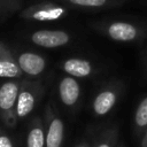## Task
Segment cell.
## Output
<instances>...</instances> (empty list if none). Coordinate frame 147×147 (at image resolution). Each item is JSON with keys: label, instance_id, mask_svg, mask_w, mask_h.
<instances>
[{"label": "cell", "instance_id": "6da1fadb", "mask_svg": "<svg viewBox=\"0 0 147 147\" xmlns=\"http://www.w3.org/2000/svg\"><path fill=\"white\" fill-rule=\"evenodd\" d=\"M92 28L110 40L118 42H133L146 36L147 28L124 20H105L93 22Z\"/></svg>", "mask_w": 147, "mask_h": 147}, {"label": "cell", "instance_id": "7a4b0ae2", "mask_svg": "<svg viewBox=\"0 0 147 147\" xmlns=\"http://www.w3.org/2000/svg\"><path fill=\"white\" fill-rule=\"evenodd\" d=\"M70 8L57 0H44L24 7L20 13V17L28 22L34 23H53L69 16Z\"/></svg>", "mask_w": 147, "mask_h": 147}, {"label": "cell", "instance_id": "3957f363", "mask_svg": "<svg viewBox=\"0 0 147 147\" xmlns=\"http://www.w3.org/2000/svg\"><path fill=\"white\" fill-rule=\"evenodd\" d=\"M22 83L23 78L6 79L0 84V121L9 129L15 127L18 121L16 103Z\"/></svg>", "mask_w": 147, "mask_h": 147}, {"label": "cell", "instance_id": "277c9868", "mask_svg": "<svg viewBox=\"0 0 147 147\" xmlns=\"http://www.w3.org/2000/svg\"><path fill=\"white\" fill-rule=\"evenodd\" d=\"M45 92L46 87L40 79H31L24 77L16 103L17 119L28 117L40 102Z\"/></svg>", "mask_w": 147, "mask_h": 147}, {"label": "cell", "instance_id": "5b68a950", "mask_svg": "<svg viewBox=\"0 0 147 147\" xmlns=\"http://www.w3.org/2000/svg\"><path fill=\"white\" fill-rule=\"evenodd\" d=\"M32 45L42 48H61L74 42L72 33L64 29H38L33 30L25 37Z\"/></svg>", "mask_w": 147, "mask_h": 147}, {"label": "cell", "instance_id": "8992f818", "mask_svg": "<svg viewBox=\"0 0 147 147\" xmlns=\"http://www.w3.org/2000/svg\"><path fill=\"white\" fill-rule=\"evenodd\" d=\"M123 92V84L121 82H109L103 85L94 95L91 109L94 116L102 117L109 114L119 100Z\"/></svg>", "mask_w": 147, "mask_h": 147}, {"label": "cell", "instance_id": "52a82bcc", "mask_svg": "<svg viewBox=\"0 0 147 147\" xmlns=\"http://www.w3.org/2000/svg\"><path fill=\"white\" fill-rule=\"evenodd\" d=\"M15 59L24 74V77L31 79H40L48 67V60L39 52L31 49H13Z\"/></svg>", "mask_w": 147, "mask_h": 147}, {"label": "cell", "instance_id": "ba28073f", "mask_svg": "<svg viewBox=\"0 0 147 147\" xmlns=\"http://www.w3.org/2000/svg\"><path fill=\"white\" fill-rule=\"evenodd\" d=\"M59 68L65 75L75 77L77 79L91 78L96 75V65L88 59L80 56H70L60 61Z\"/></svg>", "mask_w": 147, "mask_h": 147}, {"label": "cell", "instance_id": "9c48e42d", "mask_svg": "<svg viewBox=\"0 0 147 147\" xmlns=\"http://www.w3.org/2000/svg\"><path fill=\"white\" fill-rule=\"evenodd\" d=\"M46 147H62L64 139V123L49 102L45 108Z\"/></svg>", "mask_w": 147, "mask_h": 147}, {"label": "cell", "instance_id": "30bf717a", "mask_svg": "<svg viewBox=\"0 0 147 147\" xmlns=\"http://www.w3.org/2000/svg\"><path fill=\"white\" fill-rule=\"evenodd\" d=\"M57 94L61 103L64 107L75 109L82 99V86L79 80L64 74L59 80Z\"/></svg>", "mask_w": 147, "mask_h": 147}, {"label": "cell", "instance_id": "8fae6325", "mask_svg": "<svg viewBox=\"0 0 147 147\" xmlns=\"http://www.w3.org/2000/svg\"><path fill=\"white\" fill-rule=\"evenodd\" d=\"M0 78L5 79H20L24 78L13 49L9 48L3 41L0 40Z\"/></svg>", "mask_w": 147, "mask_h": 147}, {"label": "cell", "instance_id": "7c38bea8", "mask_svg": "<svg viewBox=\"0 0 147 147\" xmlns=\"http://www.w3.org/2000/svg\"><path fill=\"white\" fill-rule=\"evenodd\" d=\"M70 9L79 10H103L118 7L127 0H57Z\"/></svg>", "mask_w": 147, "mask_h": 147}, {"label": "cell", "instance_id": "4fadbf2b", "mask_svg": "<svg viewBox=\"0 0 147 147\" xmlns=\"http://www.w3.org/2000/svg\"><path fill=\"white\" fill-rule=\"evenodd\" d=\"M26 147H46V133L42 119L36 116L31 119L25 139Z\"/></svg>", "mask_w": 147, "mask_h": 147}, {"label": "cell", "instance_id": "5bb4252c", "mask_svg": "<svg viewBox=\"0 0 147 147\" xmlns=\"http://www.w3.org/2000/svg\"><path fill=\"white\" fill-rule=\"evenodd\" d=\"M147 129V96L142 98L137 106L133 116V130L137 136L144 134Z\"/></svg>", "mask_w": 147, "mask_h": 147}, {"label": "cell", "instance_id": "9a60e30c", "mask_svg": "<svg viewBox=\"0 0 147 147\" xmlns=\"http://www.w3.org/2000/svg\"><path fill=\"white\" fill-rule=\"evenodd\" d=\"M118 145V127L110 126L101 132L96 138L94 147H117Z\"/></svg>", "mask_w": 147, "mask_h": 147}, {"label": "cell", "instance_id": "2e32d148", "mask_svg": "<svg viewBox=\"0 0 147 147\" xmlns=\"http://www.w3.org/2000/svg\"><path fill=\"white\" fill-rule=\"evenodd\" d=\"M23 0H0V23L23 9Z\"/></svg>", "mask_w": 147, "mask_h": 147}, {"label": "cell", "instance_id": "e0dca14e", "mask_svg": "<svg viewBox=\"0 0 147 147\" xmlns=\"http://www.w3.org/2000/svg\"><path fill=\"white\" fill-rule=\"evenodd\" d=\"M0 147H15L11 137L0 126Z\"/></svg>", "mask_w": 147, "mask_h": 147}, {"label": "cell", "instance_id": "ac0fdd59", "mask_svg": "<svg viewBox=\"0 0 147 147\" xmlns=\"http://www.w3.org/2000/svg\"><path fill=\"white\" fill-rule=\"evenodd\" d=\"M140 147H147V129L144 132L142 137H141V141H140Z\"/></svg>", "mask_w": 147, "mask_h": 147}, {"label": "cell", "instance_id": "d6986e66", "mask_svg": "<svg viewBox=\"0 0 147 147\" xmlns=\"http://www.w3.org/2000/svg\"><path fill=\"white\" fill-rule=\"evenodd\" d=\"M76 147H90L87 144H80V145H78V146H76Z\"/></svg>", "mask_w": 147, "mask_h": 147}, {"label": "cell", "instance_id": "ffe728a7", "mask_svg": "<svg viewBox=\"0 0 147 147\" xmlns=\"http://www.w3.org/2000/svg\"><path fill=\"white\" fill-rule=\"evenodd\" d=\"M117 147H124V144H122V142H118Z\"/></svg>", "mask_w": 147, "mask_h": 147}]
</instances>
